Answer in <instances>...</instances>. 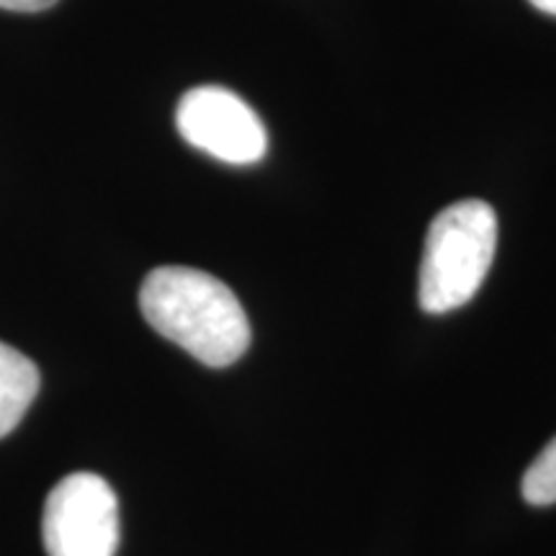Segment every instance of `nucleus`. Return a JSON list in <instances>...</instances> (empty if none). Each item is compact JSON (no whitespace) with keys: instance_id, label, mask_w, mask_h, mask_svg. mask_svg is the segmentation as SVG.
<instances>
[{"instance_id":"nucleus-6","label":"nucleus","mask_w":556,"mask_h":556,"mask_svg":"<svg viewBox=\"0 0 556 556\" xmlns=\"http://www.w3.org/2000/svg\"><path fill=\"white\" fill-rule=\"evenodd\" d=\"M520 492L528 505L544 507L556 503V438L548 441V446L526 469Z\"/></svg>"},{"instance_id":"nucleus-4","label":"nucleus","mask_w":556,"mask_h":556,"mask_svg":"<svg viewBox=\"0 0 556 556\" xmlns=\"http://www.w3.org/2000/svg\"><path fill=\"white\" fill-rule=\"evenodd\" d=\"M176 127L191 148L229 165L258 163L268 150L261 116L222 86L189 90L178 103Z\"/></svg>"},{"instance_id":"nucleus-3","label":"nucleus","mask_w":556,"mask_h":556,"mask_svg":"<svg viewBox=\"0 0 556 556\" xmlns=\"http://www.w3.org/2000/svg\"><path fill=\"white\" fill-rule=\"evenodd\" d=\"M41 541L50 556H114L119 548V500L106 479L73 471L47 495Z\"/></svg>"},{"instance_id":"nucleus-2","label":"nucleus","mask_w":556,"mask_h":556,"mask_svg":"<svg viewBox=\"0 0 556 556\" xmlns=\"http://www.w3.org/2000/svg\"><path fill=\"white\" fill-rule=\"evenodd\" d=\"M497 250V217L486 201L464 199L430 222L420 261L417 299L428 315H446L471 302Z\"/></svg>"},{"instance_id":"nucleus-1","label":"nucleus","mask_w":556,"mask_h":556,"mask_svg":"<svg viewBox=\"0 0 556 556\" xmlns=\"http://www.w3.org/2000/svg\"><path fill=\"white\" fill-rule=\"evenodd\" d=\"M139 309L160 336L212 368L232 366L250 345V323L235 291L217 276L189 266L150 270Z\"/></svg>"},{"instance_id":"nucleus-8","label":"nucleus","mask_w":556,"mask_h":556,"mask_svg":"<svg viewBox=\"0 0 556 556\" xmlns=\"http://www.w3.org/2000/svg\"><path fill=\"white\" fill-rule=\"evenodd\" d=\"M533 9H539L541 13H548V16H556V0H528Z\"/></svg>"},{"instance_id":"nucleus-7","label":"nucleus","mask_w":556,"mask_h":556,"mask_svg":"<svg viewBox=\"0 0 556 556\" xmlns=\"http://www.w3.org/2000/svg\"><path fill=\"white\" fill-rule=\"evenodd\" d=\"M58 0H0V9L5 11H21V13H37V11H47Z\"/></svg>"},{"instance_id":"nucleus-5","label":"nucleus","mask_w":556,"mask_h":556,"mask_svg":"<svg viewBox=\"0 0 556 556\" xmlns=\"http://www.w3.org/2000/svg\"><path fill=\"white\" fill-rule=\"evenodd\" d=\"M39 392V368L16 348L0 343V438L24 420Z\"/></svg>"}]
</instances>
